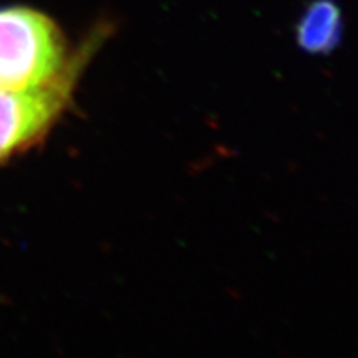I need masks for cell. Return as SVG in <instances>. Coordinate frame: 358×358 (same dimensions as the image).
<instances>
[{
	"label": "cell",
	"mask_w": 358,
	"mask_h": 358,
	"mask_svg": "<svg viewBox=\"0 0 358 358\" xmlns=\"http://www.w3.org/2000/svg\"><path fill=\"white\" fill-rule=\"evenodd\" d=\"M65 70V38L50 17L30 7H0V87H45Z\"/></svg>",
	"instance_id": "6da1fadb"
},
{
	"label": "cell",
	"mask_w": 358,
	"mask_h": 358,
	"mask_svg": "<svg viewBox=\"0 0 358 358\" xmlns=\"http://www.w3.org/2000/svg\"><path fill=\"white\" fill-rule=\"evenodd\" d=\"M75 75L70 69L45 87H0V163L37 143L66 106Z\"/></svg>",
	"instance_id": "7a4b0ae2"
},
{
	"label": "cell",
	"mask_w": 358,
	"mask_h": 358,
	"mask_svg": "<svg viewBox=\"0 0 358 358\" xmlns=\"http://www.w3.org/2000/svg\"><path fill=\"white\" fill-rule=\"evenodd\" d=\"M343 13L334 0H313L295 27V40L303 52L332 53L343 37Z\"/></svg>",
	"instance_id": "3957f363"
}]
</instances>
